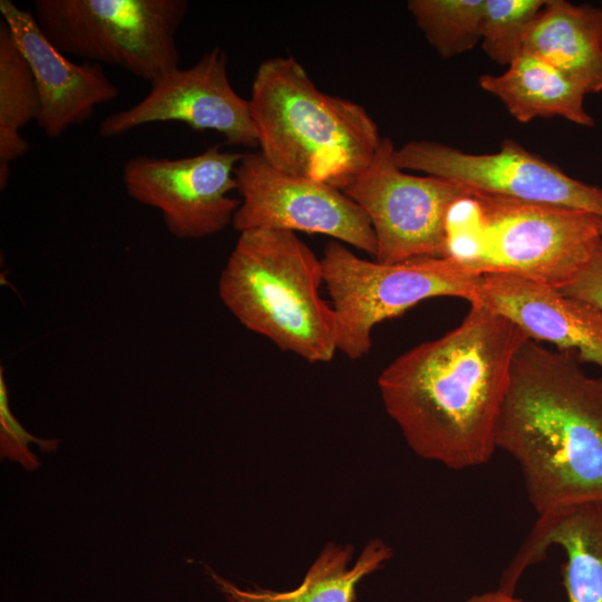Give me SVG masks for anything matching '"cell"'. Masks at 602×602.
Segmentation results:
<instances>
[{
	"label": "cell",
	"instance_id": "obj_1",
	"mask_svg": "<svg viewBox=\"0 0 602 602\" xmlns=\"http://www.w3.org/2000/svg\"><path fill=\"white\" fill-rule=\"evenodd\" d=\"M460 324L397 357L380 373L387 414L419 457L462 470L491 460L515 355L528 340L478 300Z\"/></svg>",
	"mask_w": 602,
	"mask_h": 602
},
{
	"label": "cell",
	"instance_id": "obj_2",
	"mask_svg": "<svg viewBox=\"0 0 602 602\" xmlns=\"http://www.w3.org/2000/svg\"><path fill=\"white\" fill-rule=\"evenodd\" d=\"M495 447L518 464L537 515L602 503V378L528 339L514 357Z\"/></svg>",
	"mask_w": 602,
	"mask_h": 602
},
{
	"label": "cell",
	"instance_id": "obj_3",
	"mask_svg": "<svg viewBox=\"0 0 602 602\" xmlns=\"http://www.w3.org/2000/svg\"><path fill=\"white\" fill-rule=\"evenodd\" d=\"M247 100L258 147L271 166L341 191L382 139L365 107L318 89L291 56L258 67Z\"/></svg>",
	"mask_w": 602,
	"mask_h": 602
},
{
	"label": "cell",
	"instance_id": "obj_4",
	"mask_svg": "<svg viewBox=\"0 0 602 602\" xmlns=\"http://www.w3.org/2000/svg\"><path fill=\"white\" fill-rule=\"evenodd\" d=\"M321 259L295 233H240L219 280L224 305L246 329L304 360L329 362L338 351L337 318L320 294Z\"/></svg>",
	"mask_w": 602,
	"mask_h": 602
},
{
	"label": "cell",
	"instance_id": "obj_5",
	"mask_svg": "<svg viewBox=\"0 0 602 602\" xmlns=\"http://www.w3.org/2000/svg\"><path fill=\"white\" fill-rule=\"evenodd\" d=\"M185 0H36L35 19L66 56L120 67L149 85L178 68Z\"/></svg>",
	"mask_w": 602,
	"mask_h": 602
},
{
	"label": "cell",
	"instance_id": "obj_6",
	"mask_svg": "<svg viewBox=\"0 0 602 602\" xmlns=\"http://www.w3.org/2000/svg\"><path fill=\"white\" fill-rule=\"evenodd\" d=\"M321 264L337 318L338 351L353 360L370 351L376 324L435 297L472 302L482 276L449 258L369 261L336 240L326 244Z\"/></svg>",
	"mask_w": 602,
	"mask_h": 602
},
{
	"label": "cell",
	"instance_id": "obj_7",
	"mask_svg": "<svg viewBox=\"0 0 602 602\" xmlns=\"http://www.w3.org/2000/svg\"><path fill=\"white\" fill-rule=\"evenodd\" d=\"M480 242L469 271L507 273L561 290L602 241V217L582 210L476 194Z\"/></svg>",
	"mask_w": 602,
	"mask_h": 602
},
{
	"label": "cell",
	"instance_id": "obj_8",
	"mask_svg": "<svg viewBox=\"0 0 602 602\" xmlns=\"http://www.w3.org/2000/svg\"><path fill=\"white\" fill-rule=\"evenodd\" d=\"M395 149L382 137L369 165L343 192L370 220L377 262L445 258L448 211L474 192L440 177L406 173L395 162Z\"/></svg>",
	"mask_w": 602,
	"mask_h": 602
},
{
	"label": "cell",
	"instance_id": "obj_9",
	"mask_svg": "<svg viewBox=\"0 0 602 602\" xmlns=\"http://www.w3.org/2000/svg\"><path fill=\"white\" fill-rule=\"evenodd\" d=\"M394 158L404 171L440 177L476 194L576 208L602 217V187L571 177L511 138L489 154L411 140L396 148Z\"/></svg>",
	"mask_w": 602,
	"mask_h": 602
},
{
	"label": "cell",
	"instance_id": "obj_10",
	"mask_svg": "<svg viewBox=\"0 0 602 602\" xmlns=\"http://www.w3.org/2000/svg\"><path fill=\"white\" fill-rule=\"evenodd\" d=\"M235 179L241 200L232 225L240 233L261 229L315 233L376 255L370 220L343 191L278 171L260 152L243 154Z\"/></svg>",
	"mask_w": 602,
	"mask_h": 602
},
{
	"label": "cell",
	"instance_id": "obj_11",
	"mask_svg": "<svg viewBox=\"0 0 602 602\" xmlns=\"http://www.w3.org/2000/svg\"><path fill=\"white\" fill-rule=\"evenodd\" d=\"M242 156L217 145L181 158L139 155L125 163L123 181L133 200L161 212L173 236L202 239L233 221L240 200L229 194Z\"/></svg>",
	"mask_w": 602,
	"mask_h": 602
},
{
	"label": "cell",
	"instance_id": "obj_12",
	"mask_svg": "<svg viewBox=\"0 0 602 602\" xmlns=\"http://www.w3.org/2000/svg\"><path fill=\"white\" fill-rule=\"evenodd\" d=\"M178 122L194 130H214L226 143L258 147L249 100L232 87L225 52L216 47L188 68H176L151 84L149 93L132 107L107 116L99 125L104 138L136 127Z\"/></svg>",
	"mask_w": 602,
	"mask_h": 602
},
{
	"label": "cell",
	"instance_id": "obj_13",
	"mask_svg": "<svg viewBox=\"0 0 602 602\" xmlns=\"http://www.w3.org/2000/svg\"><path fill=\"white\" fill-rule=\"evenodd\" d=\"M0 12L33 72L39 95L36 123L47 137H60L86 123L97 106L118 97V87L101 65L69 60L47 39L33 13L10 0H0Z\"/></svg>",
	"mask_w": 602,
	"mask_h": 602
},
{
	"label": "cell",
	"instance_id": "obj_14",
	"mask_svg": "<svg viewBox=\"0 0 602 602\" xmlns=\"http://www.w3.org/2000/svg\"><path fill=\"white\" fill-rule=\"evenodd\" d=\"M476 300L518 326L531 340L573 351L602 368V310L550 285L507 273L480 276Z\"/></svg>",
	"mask_w": 602,
	"mask_h": 602
},
{
	"label": "cell",
	"instance_id": "obj_15",
	"mask_svg": "<svg viewBox=\"0 0 602 602\" xmlns=\"http://www.w3.org/2000/svg\"><path fill=\"white\" fill-rule=\"evenodd\" d=\"M551 546L565 553L562 581L567 602H602V503L556 508L537 520L503 572L499 589L515 592L523 573Z\"/></svg>",
	"mask_w": 602,
	"mask_h": 602
},
{
	"label": "cell",
	"instance_id": "obj_16",
	"mask_svg": "<svg viewBox=\"0 0 602 602\" xmlns=\"http://www.w3.org/2000/svg\"><path fill=\"white\" fill-rule=\"evenodd\" d=\"M523 51L545 60L585 95L602 91V7L546 0L530 25Z\"/></svg>",
	"mask_w": 602,
	"mask_h": 602
},
{
	"label": "cell",
	"instance_id": "obj_17",
	"mask_svg": "<svg viewBox=\"0 0 602 602\" xmlns=\"http://www.w3.org/2000/svg\"><path fill=\"white\" fill-rule=\"evenodd\" d=\"M351 544L328 543L294 589H241L210 571L227 602H355L362 579L380 570L394 555L380 538L369 541L352 562Z\"/></svg>",
	"mask_w": 602,
	"mask_h": 602
},
{
	"label": "cell",
	"instance_id": "obj_18",
	"mask_svg": "<svg viewBox=\"0 0 602 602\" xmlns=\"http://www.w3.org/2000/svg\"><path fill=\"white\" fill-rule=\"evenodd\" d=\"M507 67L499 75H480L478 84L517 122L562 117L580 126L595 125L583 106L585 93L545 60L522 51Z\"/></svg>",
	"mask_w": 602,
	"mask_h": 602
},
{
	"label": "cell",
	"instance_id": "obj_19",
	"mask_svg": "<svg viewBox=\"0 0 602 602\" xmlns=\"http://www.w3.org/2000/svg\"><path fill=\"white\" fill-rule=\"evenodd\" d=\"M39 111V95L31 67L8 25L0 23V188L10 176L9 164L30 149L20 130Z\"/></svg>",
	"mask_w": 602,
	"mask_h": 602
},
{
	"label": "cell",
	"instance_id": "obj_20",
	"mask_svg": "<svg viewBox=\"0 0 602 602\" xmlns=\"http://www.w3.org/2000/svg\"><path fill=\"white\" fill-rule=\"evenodd\" d=\"M485 0H409L407 8L430 46L445 59L480 41Z\"/></svg>",
	"mask_w": 602,
	"mask_h": 602
},
{
	"label": "cell",
	"instance_id": "obj_21",
	"mask_svg": "<svg viewBox=\"0 0 602 602\" xmlns=\"http://www.w3.org/2000/svg\"><path fill=\"white\" fill-rule=\"evenodd\" d=\"M546 0H485L480 42L493 61L508 66L523 51L526 31Z\"/></svg>",
	"mask_w": 602,
	"mask_h": 602
},
{
	"label": "cell",
	"instance_id": "obj_22",
	"mask_svg": "<svg viewBox=\"0 0 602 602\" xmlns=\"http://www.w3.org/2000/svg\"><path fill=\"white\" fill-rule=\"evenodd\" d=\"M0 440L2 457L19 460L28 469L39 465L38 459L28 449L30 443H37L45 452L55 450L58 446L56 439H40L29 434L13 416L9 407L3 368L0 369Z\"/></svg>",
	"mask_w": 602,
	"mask_h": 602
},
{
	"label": "cell",
	"instance_id": "obj_23",
	"mask_svg": "<svg viewBox=\"0 0 602 602\" xmlns=\"http://www.w3.org/2000/svg\"><path fill=\"white\" fill-rule=\"evenodd\" d=\"M560 291L602 310V241L575 279Z\"/></svg>",
	"mask_w": 602,
	"mask_h": 602
},
{
	"label": "cell",
	"instance_id": "obj_24",
	"mask_svg": "<svg viewBox=\"0 0 602 602\" xmlns=\"http://www.w3.org/2000/svg\"><path fill=\"white\" fill-rule=\"evenodd\" d=\"M464 602H525L518 599L514 593L506 592L502 589L487 591L478 594H474L466 599Z\"/></svg>",
	"mask_w": 602,
	"mask_h": 602
},
{
	"label": "cell",
	"instance_id": "obj_25",
	"mask_svg": "<svg viewBox=\"0 0 602 602\" xmlns=\"http://www.w3.org/2000/svg\"><path fill=\"white\" fill-rule=\"evenodd\" d=\"M601 7H602V4H601Z\"/></svg>",
	"mask_w": 602,
	"mask_h": 602
}]
</instances>
